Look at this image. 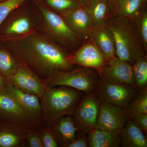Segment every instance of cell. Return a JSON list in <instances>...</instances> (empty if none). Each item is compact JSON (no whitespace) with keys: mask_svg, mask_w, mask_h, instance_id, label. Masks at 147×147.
Masks as SVG:
<instances>
[{"mask_svg":"<svg viewBox=\"0 0 147 147\" xmlns=\"http://www.w3.org/2000/svg\"><path fill=\"white\" fill-rule=\"evenodd\" d=\"M3 1H4V0H0V2H1Z\"/></svg>","mask_w":147,"mask_h":147,"instance_id":"35","label":"cell"},{"mask_svg":"<svg viewBox=\"0 0 147 147\" xmlns=\"http://www.w3.org/2000/svg\"><path fill=\"white\" fill-rule=\"evenodd\" d=\"M100 105V100L93 92L79 101L72 115L78 130L88 133L95 128Z\"/></svg>","mask_w":147,"mask_h":147,"instance_id":"9","label":"cell"},{"mask_svg":"<svg viewBox=\"0 0 147 147\" xmlns=\"http://www.w3.org/2000/svg\"><path fill=\"white\" fill-rule=\"evenodd\" d=\"M135 88L138 90L147 87V57L144 55L138 58L132 65Z\"/></svg>","mask_w":147,"mask_h":147,"instance_id":"23","label":"cell"},{"mask_svg":"<svg viewBox=\"0 0 147 147\" xmlns=\"http://www.w3.org/2000/svg\"><path fill=\"white\" fill-rule=\"evenodd\" d=\"M82 94L70 87L47 86L40 99L43 127L51 128L64 116L73 115Z\"/></svg>","mask_w":147,"mask_h":147,"instance_id":"2","label":"cell"},{"mask_svg":"<svg viewBox=\"0 0 147 147\" xmlns=\"http://www.w3.org/2000/svg\"><path fill=\"white\" fill-rule=\"evenodd\" d=\"M51 128L57 139L59 145L63 147L75 139L76 131H78L71 115L64 116L61 118Z\"/></svg>","mask_w":147,"mask_h":147,"instance_id":"20","label":"cell"},{"mask_svg":"<svg viewBox=\"0 0 147 147\" xmlns=\"http://www.w3.org/2000/svg\"><path fill=\"white\" fill-rule=\"evenodd\" d=\"M0 122L10 124L26 131L39 129L6 91H0Z\"/></svg>","mask_w":147,"mask_h":147,"instance_id":"7","label":"cell"},{"mask_svg":"<svg viewBox=\"0 0 147 147\" xmlns=\"http://www.w3.org/2000/svg\"><path fill=\"white\" fill-rule=\"evenodd\" d=\"M7 85V82L5 78L0 73V91L5 90Z\"/></svg>","mask_w":147,"mask_h":147,"instance_id":"33","label":"cell"},{"mask_svg":"<svg viewBox=\"0 0 147 147\" xmlns=\"http://www.w3.org/2000/svg\"><path fill=\"white\" fill-rule=\"evenodd\" d=\"M146 53H147V10L131 20Z\"/></svg>","mask_w":147,"mask_h":147,"instance_id":"26","label":"cell"},{"mask_svg":"<svg viewBox=\"0 0 147 147\" xmlns=\"http://www.w3.org/2000/svg\"><path fill=\"white\" fill-rule=\"evenodd\" d=\"M5 79L13 86L25 92L35 95L40 99L47 86L46 81L21 63L15 73Z\"/></svg>","mask_w":147,"mask_h":147,"instance_id":"10","label":"cell"},{"mask_svg":"<svg viewBox=\"0 0 147 147\" xmlns=\"http://www.w3.org/2000/svg\"><path fill=\"white\" fill-rule=\"evenodd\" d=\"M9 52L19 63L47 81L58 71L72 69L71 53L45 34L36 32L19 39L6 41Z\"/></svg>","mask_w":147,"mask_h":147,"instance_id":"1","label":"cell"},{"mask_svg":"<svg viewBox=\"0 0 147 147\" xmlns=\"http://www.w3.org/2000/svg\"><path fill=\"white\" fill-rule=\"evenodd\" d=\"M93 92L100 101L126 109L138 90L127 84L115 83L99 77Z\"/></svg>","mask_w":147,"mask_h":147,"instance_id":"6","label":"cell"},{"mask_svg":"<svg viewBox=\"0 0 147 147\" xmlns=\"http://www.w3.org/2000/svg\"><path fill=\"white\" fill-rule=\"evenodd\" d=\"M81 5L87 6L90 4L93 0H77Z\"/></svg>","mask_w":147,"mask_h":147,"instance_id":"34","label":"cell"},{"mask_svg":"<svg viewBox=\"0 0 147 147\" xmlns=\"http://www.w3.org/2000/svg\"><path fill=\"white\" fill-rule=\"evenodd\" d=\"M113 15L133 20L147 10V0H108Z\"/></svg>","mask_w":147,"mask_h":147,"instance_id":"17","label":"cell"},{"mask_svg":"<svg viewBox=\"0 0 147 147\" xmlns=\"http://www.w3.org/2000/svg\"><path fill=\"white\" fill-rule=\"evenodd\" d=\"M90 37L102 52L107 62L116 57L115 42L107 24L94 25Z\"/></svg>","mask_w":147,"mask_h":147,"instance_id":"16","label":"cell"},{"mask_svg":"<svg viewBox=\"0 0 147 147\" xmlns=\"http://www.w3.org/2000/svg\"><path fill=\"white\" fill-rule=\"evenodd\" d=\"M60 15L82 42L89 38L94 24L86 7L79 5L74 9Z\"/></svg>","mask_w":147,"mask_h":147,"instance_id":"12","label":"cell"},{"mask_svg":"<svg viewBox=\"0 0 147 147\" xmlns=\"http://www.w3.org/2000/svg\"><path fill=\"white\" fill-rule=\"evenodd\" d=\"M20 64L9 51L0 48V73L5 78L15 73Z\"/></svg>","mask_w":147,"mask_h":147,"instance_id":"24","label":"cell"},{"mask_svg":"<svg viewBox=\"0 0 147 147\" xmlns=\"http://www.w3.org/2000/svg\"><path fill=\"white\" fill-rule=\"evenodd\" d=\"M43 147H59V142L51 128L42 127L39 129Z\"/></svg>","mask_w":147,"mask_h":147,"instance_id":"29","label":"cell"},{"mask_svg":"<svg viewBox=\"0 0 147 147\" xmlns=\"http://www.w3.org/2000/svg\"><path fill=\"white\" fill-rule=\"evenodd\" d=\"M107 24L115 42L116 56L132 65L147 55L131 20L113 15Z\"/></svg>","mask_w":147,"mask_h":147,"instance_id":"3","label":"cell"},{"mask_svg":"<svg viewBox=\"0 0 147 147\" xmlns=\"http://www.w3.org/2000/svg\"><path fill=\"white\" fill-rule=\"evenodd\" d=\"M36 3L41 14V28L45 35L69 53L76 51L83 42L72 32L62 17L38 0L36 1Z\"/></svg>","mask_w":147,"mask_h":147,"instance_id":"4","label":"cell"},{"mask_svg":"<svg viewBox=\"0 0 147 147\" xmlns=\"http://www.w3.org/2000/svg\"><path fill=\"white\" fill-rule=\"evenodd\" d=\"M99 77L135 88L132 65L117 56L108 62Z\"/></svg>","mask_w":147,"mask_h":147,"instance_id":"14","label":"cell"},{"mask_svg":"<svg viewBox=\"0 0 147 147\" xmlns=\"http://www.w3.org/2000/svg\"><path fill=\"white\" fill-rule=\"evenodd\" d=\"M125 110L127 114L144 113L147 114V88L140 90L131 100Z\"/></svg>","mask_w":147,"mask_h":147,"instance_id":"25","label":"cell"},{"mask_svg":"<svg viewBox=\"0 0 147 147\" xmlns=\"http://www.w3.org/2000/svg\"><path fill=\"white\" fill-rule=\"evenodd\" d=\"M129 118L134 121L145 134L147 133V114L144 113L128 114Z\"/></svg>","mask_w":147,"mask_h":147,"instance_id":"31","label":"cell"},{"mask_svg":"<svg viewBox=\"0 0 147 147\" xmlns=\"http://www.w3.org/2000/svg\"><path fill=\"white\" fill-rule=\"evenodd\" d=\"M27 146L43 147L39 129L32 128L26 132Z\"/></svg>","mask_w":147,"mask_h":147,"instance_id":"30","label":"cell"},{"mask_svg":"<svg viewBox=\"0 0 147 147\" xmlns=\"http://www.w3.org/2000/svg\"><path fill=\"white\" fill-rule=\"evenodd\" d=\"M26 132L13 125L0 122V147H27Z\"/></svg>","mask_w":147,"mask_h":147,"instance_id":"19","label":"cell"},{"mask_svg":"<svg viewBox=\"0 0 147 147\" xmlns=\"http://www.w3.org/2000/svg\"><path fill=\"white\" fill-rule=\"evenodd\" d=\"M87 133L82 132L79 136L71 142L65 146L64 147H88V139Z\"/></svg>","mask_w":147,"mask_h":147,"instance_id":"32","label":"cell"},{"mask_svg":"<svg viewBox=\"0 0 147 147\" xmlns=\"http://www.w3.org/2000/svg\"><path fill=\"white\" fill-rule=\"evenodd\" d=\"M86 7L94 25L107 24L113 16L108 0H93Z\"/></svg>","mask_w":147,"mask_h":147,"instance_id":"22","label":"cell"},{"mask_svg":"<svg viewBox=\"0 0 147 147\" xmlns=\"http://www.w3.org/2000/svg\"><path fill=\"white\" fill-rule=\"evenodd\" d=\"M120 135L122 147H147L146 136L131 119L127 120L121 130Z\"/></svg>","mask_w":147,"mask_h":147,"instance_id":"18","label":"cell"},{"mask_svg":"<svg viewBox=\"0 0 147 147\" xmlns=\"http://www.w3.org/2000/svg\"><path fill=\"white\" fill-rule=\"evenodd\" d=\"M69 59L72 65L93 69L100 76L108 62L102 52L90 37L73 53L69 55Z\"/></svg>","mask_w":147,"mask_h":147,"instance_id":"8","label":"cell"},{"mask_svg":"<svg viewBox=\"0 0 147 147\" xmlns=\"http://www.w3.org/2000/svg\"><path fill=\"white\" fill-rule=\"evenodd\" d=\"M88 147L120 146V133L94 128L88 133Z\"/></svg>","mask_w":147,"mask_h":147,"instance_id":"21","label":"cell"},{"mask_svg":"<svg viewBox=\"0 0 147 147\" xmlns=\"http://www.w3.org/2000/svg\"><path fill=\"white\" fill-rule=\"evenodd\" d=\"M35 32L33 22L26 12L14 13L9 18L3 31L5 41L19 39Z\"/></svg>","mask_w":147,"mask_h":147,"instance_id":"15","label":"cell"},{"mask_svg":"<svg viewBox=\"0 0 147 147\" xmlns=\"http://www.w3.org/2000/svg\"><path fill=\"white\" fill-rule=\"evenodd\" d=\"M5 90L15 98L38 128L43 127L41 102L39 98L22 91L7 82Z\"/></svg>","mask_w":147,"mask_h":147,"instance_id":"13","label":"cell"},{"mask_svg":"<svg viewBox=\"0 0 147 147\" xmlns=\"http://www.w3.org/2000/svg\"><path fill=\"white\" fill-rule=\"evenodd\" d=\"M98 77L96 71L82 67L75 69L57 71L46 82L48 87H70L87 94L93 92Z\"/></svg>","mask_w":147,"mask_h":147,"instance_id":"5","label":"cell"},{"mask_svg":"<svg viewBox=\"0 0 147 147\" xmlns=\"http://www.w3.org/2000/svg\"><path fill=\"white\" fill-rule=\"evenodd\" d=\"M27 0H4L0 2V26L9 15Z\"/></svg>","mask_w":147,"mask_h":147,"instance_id":"28","label":"cell"},{"mask_svg":"<svg viewBox=\"0 0 147 147\" xmlns=\"http://www.w3.org/2000/svg\"><path fill=\"white\" fill-rule=\"evenodd\" d=\"M128 118V114L125 109L104 101H100L95 128L120 133Z\"/></svg>","mask_w":147,"mask_h":147,"instance_id":"11","label":"cell"},{"mask_svg":"<svg viewBox=\"0 0 147 147\" xmlns=\"http://www.w3.org/2000/svg\"><path fill=\"white\" fill-rule=\"evenodd\" d=\"M49 6L59 15L74 9L80 5L77 0H45Z\"/></svg>","mask_w":147,"mask_h":147,"instance_id":"27","label":"cell"}]
</instances>
